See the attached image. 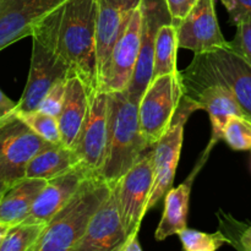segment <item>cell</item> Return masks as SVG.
<instances>
[{
	"label": "cell",
	"instance_id": "cell-31",
	"mask_svg": "<svg viewBox=\"0 0 251 251\" xmlns=\"http://www.w3.org/2000/svg\"><path fill=\"white\" fill-rule=\"evenodd\" d=\"M229 14L233 24L245 15L251 14V0H221Z\"/></svg>",
	"mask_w": 251,
	"mask_h": 251
},
{
	"label": "cell",
	"instance_id": "cell-1",
	"mask_svg": "<svg viewBox=\"0 0 251 251\" xmlns=\"http://www.w3.org/2000/svg\"><path fill=\"white\" fill-rule=\"evenodd\" d=\"M108 136L100 174L110 185L127 173L150 149L141 131L139 104L126 92H108Z\"/></svg>",
	"mask_w": 251,
	"mask_h": 251
},
{
	"label": "cell",
	"instance_id": "cell-10",
	"mask_svg": "<svg viewBox=\"0 0 251 251\" xmlns=\"http://www.w3.org/2000/svg\"><path fill=\"white\" fill-rule=\"evenodd\" d=\"M140 6L142 11L141 46L134 75L125 91L127 97L137 104L153 78L157 32L162 25L172 22L166 0H141Z\"/></svg>",
	"mask_w": 251,
	"mask_h": 251
},
{
	"label": "cell",
	"instance_id": "cell-33",
	"mask_svg": "<svg viewBox=\"0 0 251 251\" xmlns=\"http://www.w3.org/2000/svg\"><path fill=\"white\" fill-rule=\"evenodd\" d=\"M119 251H142L141 245L139 243V234H134L125 239L124 244L120 247Z\"/></svg>",
	"mask_w": 251,
	"mask_h": 251
},
{
	"label": "cell",
	"instance_id": "cell-4",
	"mask_svg": "<svg viewBox=\"0 0 251 251\" xmlns=\"http://www.w3.org/2000/svg\"><path fill=\"white\" fill-rule=\"evenodd\" d=\"M63 7V6H61ZM61 7L44 17L32 31V55L26 87L15 112L38 109L51 86L70 74L58 49V32Z\"/></svg>",
	"mask_w": 251,
	"mask_h": 251
},
{
	"label": "cell",
	"instance_id": "cell-17",
	"mask_svg": "<svg viewBox=\"0 0 251 251\" xmlns=\"http://www.w3.org/2000/svg\"><path fill=\"white\" fill-rule=\"evenodd\" d=\"M125 235L115 184L73 251H119Z\"/></svg>",
	"mask_w": 251,
	"mask_h": 251
},
{
	"label": "cell",
	"instance_id": "cell-21",
	"mask_svg": "<svg viewBox=\"0 0 251 251\" xmlns=\"http://www.w3.org/2000/svg\"><path fill=\"white\" fill-rule=\"evenodd\" d=\"M193 176L186 181L181 183L176 188H172L164 196V210L161 222L157 227L154 238L157 240H164L172 235L179 234L188 226L189 201H190L191 185H193Z\"/></svg>",
	"mask_w": 251,
	"mask_h": 251
},
{
	"label": "cell",
	"instance_id": "cell-30",
	"mask_svg": "<svg viewBox=\"0 0 251 251\" xmlns=\"http://www.w3.org/2000/svg\"><path fill=\"white\" fill-rule=\"evenodd\" d=\"M196 1L198 0H166L172 17V24L178 26L181 20L190 12Z\"/></svg>",
	"mask_w": 251,
	"mask_h": 251
},
{
	"label": "cell",
	"instance_id": "cell-27",
	"mask_svg": "<svg viewBox=\"0 0 251 251\" xmlns=\"http://www.w3.org/2000/svg\"><path fill=\"white\" fill-rule=\"evenodd\" d=\"M178 235L181 247L186 251H215L229 243V239L222 232L208 234L186 227Z\"/></svg>",
	"mask_w": 251,
	"mask_h": 251
},
{
	"label": "cell",
	"instance_id": "cell-22",
	"mask_svg": "<svg viewBox=\"0 0 251 251\" xmlns=\"http://www.w3.org/2000/svg\"><path fill=\"white\" fill-rule=\"evenodd\" d=\"M80 164L75 152L63 144H48L29 161L27 178L50 180Z\"/></svg>",
	"mask_w": 251,
	"mask_h": 251
},
{
	"label": "cell",
	"instance_id": "cell-11",
	"mask_svg": "<svg viewBox=\"0 0 251 251\" xmlns=\"http://www.w3.org/2000/svg\"><path fill=\"white\" fill-rule=\"evenodd\" d=\"M108 92L96 91L91 95L90 107L73 151L78 162L92 176H98L103 166L108 136Z\"/></svg>",
	"mask_w": 251,
	"mask_h": 251
},
{
	"label": "cell",
	"instance_id": "cell-9",
	"mask_svg": "<svg viewBox=\"0 0 251 251\" xmlns=\"http://www.w3.org/2000/svg\"><path fill=\"white\" fill-rule=\"evenodd\" d=\"M153 151L144 154L115 184L125 235L139 234L153 186Z\"/></svg>",
	"mask_w": 251,
	"mask_h": 251
},
{
	"label": "cell",
	"instance_id": "cell-7",
	"mask_svg": "<svg viewBox=\"0 0 251 251\" xmlns=\"http://www.w3.org/2000/svg\"><path fill=\"white\" fill-rule=\"evenodd\" d=\"M198 109H200L198 103L194 102L184 93L183 100L174 117L173 124L153 146L154 180L147 211L153 208L173 188L174 176L183 146L184 126L191 113Z\"/></svg>",
	"mask_w": 251,
	"mask_h": 251
},
{
	"label": "cell",
	"instance_id": "cell-29",
	"mask_svg": "<svg viewBox=\"0 0 251 251\" xmlns=\"http://www.w3.org/2000/svg\"><path fill=\"white\" fill-rule=\"evenodd\" d=\"M68 78V77H66ZM66 78H61L58 82L54 83L50 90L47 92L44 98L42 100L38 109L47 114L55 117L58 119L60 114L61 107L64 103V97H65V88H66Z\"/></svg>",
	"mask_w": 251,
	"mask_h": 251
},
{
	"label": "cell",
	"instance_id": "cell-16",
	"mask_svg": "<svg viewBox=\"0 0 251 251\" xmlns=\"http://www.w3.org/2000/svg\"><path fill=\"white\" fill-rule=\"evenodd\" d=\"M184 91L188 97L196 102L200 109L208 113L212 125V139L211 146L218 140H222L223 130L228 118L232 115H247L238 104L233 93L226 86L217 81L200 80V78L186 77L181 75Z\"/></svg>",
	"mask_w": 251,
	"mask_h": 251
},
{
	"label": "cell",
	"instance_id": "cell-34",
	"mask_svg": "<svg viewBox=\"0 0 251 251\" xmlns=\"http://www.w3.org/2000/svg\"><path fill=\"white\" fill-rule=\"evenodd\" d=\"M240 245L244 250L251 251V227L245 229L240 237Z\"/></svg>",
	"mask_w": 251,
	"mask_h": 251
},
{
	"label": "cell",
	"instance_id": "cell-20",
	"mask_svg": "<svg viewBox=\"0 0 251 251\" xmlns=\"http://www.w3.org/2000/svg\"><path fill=\"white\" fill-rule=\"evenodd\" d=\"M47 181L25 176L10 184L0 199V222L14 226L26 220L34 200Z\"/></svg>",
	"mask_w": 251,
	"mask_h": 251
},
{
	"label": "cell",
	"instance_id": "cell-35",
	"mask_svg": "<svg viewBox=\"0 0 251 251\" xmlns=\"http://www.w3.org/2000/svg\"><path fill=\"white\" fill-rule=\"evenodd\" d=\"M9 228H10L9 225H6V223L0 222V244H1L2 239H4L5 234H6V233H7Z\"/></svg>",
	"mask_w": 251,
	"mask_h": 251
},
{
	"label": "cell",
	"instance_id": "cell-28",
	"mask_svg": "<svg viewBox=\"0 0 251 251\" xmlns=\"http://www.w3.org/2000/svg\"><path fill=\"white\" fill-rule=\"evenodd\" d=\"M235 26L237 32L234 39L229 42L228 47L251 66V14L238 20Z\"/></svg>",
	"mask_w": 251,
	"mask_h": 251
},
{
	"label": "cell",
	"instance_id": "cell-2",
	"mask_svg": "<svg viewBox=\"0 0 251 251\" xmlns=\"http://www.w3.org/2000/svg\"><path fill=\"white\" fill-rule=\"evenodd\" d=\"M97 0H68L61 7L58 49L92 95L98 91L96 56Z\"/></svg>",
	"mask_w": 251,
	"mask_h": 251
},
{
	"label": "cell",
	"instance_id": "cell-24",
	"mask_svg": "<svg viewBox=\"0 0 251 251\" xmlns=\"http://www.w3.org/2000/svg\"><path fill=\"white\" fill-rule=\"evenodd\" d=\"M46 227L44 223L32 222H20L10 226L0 244V251H31Z\"/></svg>",
	"mask_w": 251,
	"mask_h": 251
},
{
	"label": "cell",
	"instance_id": "cell-13",
	"mask_svg": "<svg viewBox=\"0 0 251 251\" xmlns=\"http://www.w3.org/2000/svg\"><path fill=\"white\" fill-rule=\"evenodd\" d=\"M176 28L179 48L195 54L210 53L229 46L220 28L215 0H198Z\"/></svg>",
	"mask_w": 251,
	"mask_h": 251
},
{
	"label": "cell",
	"instance_id": "cell-25",
	"mask_svg": "<svg viewBox=\"0 0 251 251\" xmlns=\"http://www.w3.org/2000/svg\"><path fill=\"white\" fill-rule=\"evenodd\" d=\"M29 129L36 132L38 136L50 144H61L60 130H59L58 119L55 117L47 114L39 109L29 112H14Z\"/></svg>",
	"mask_w": 251,
	"mask_h": 251
},
{
	"label": "cell",
	"instance_id": "cell-15",
	"mask_svg": "<svg viewBox=\"0 0 251 251\" xmlns=\"http://www.w3.org/2000/svg\"><path fill=\"white\" fill-rule=\"evenodd\" d=\"M68 0H0V51L32 34L34 27Z\"/></svg>",
	"mask_w": 251,
	"mask_h": 251
},
{
	"label": "cell",
	"instance_id": "cell-36",
	"mask_svg": "<svg viewBox=\"0 0 251 251\" xmlns=\"http://www.w3.org/2000/svg\"><path fill=\"white\" fill-rule=\"evenodd\" d=\"M9 185H10V184L5 183L4 180H1V179H0V199H1V196L4 195L5 190H6L7 186H9Z\"/></svg>",
	"mask_w": 251,
	"mask_h": 251
},
{
	"label": "cell",
	"instance_id": "cell-12",
	"mask_svg": "<svg viewBox=\"0 0 251 251\" xmlns=\"http://www.w3.org/2000/svg\"><path fill=\"white\" fill-rule=\"evenodd\" d=\"M141 4V2H140ZM141 6L132 10L122 36L115 43L108 63L107 73L100 90L105 92L126 91L139 59L141 46Z\"/></svg>",
	"mask_w": 251,
	"mask_h": 251
},
{
	"label": "cell",
	"instance_id": "cell-26",
	"mask_svg": "<svg viewBox=\"0 0 251 251\" xmlns=\"http://www.w3.org/2000/svg\"><path fill=\"white\" fill-rule=\"evenodd\" d=\"M226 144L235 151L251 150V119L244 115H232L228 118L223 130Z\"/></svg>",
	"mask_w": 251,
	"mask_h": 251
},
{
	"label": "cell",
	"instance_id": "cell-23",
	"mask_svg": "<svg viewBox=\"0 0 251 251\" xmlns=\"http://www.w3.org/2000/svg\"><path fill=\"white\" fill-rule=\"evenodd\" d=\"M179 49L178 28L168 22L159 27L154 48L153 78L168 74L179 73L176 68V51Z\"/></svg>",
	"mask_w": 251,
	"mask_h": 251
},
{
	"label": "cell",
	"instance_id": "cell-18",
	"mask_svg": "<svg viewBox=\"0 0 251 251\" xmlns=\"http://www.w3.org/2000/svg\"><path fill=\"white\" fill-rule=\"evenodd\" d=\"M92 176L82 164L47 181L34 200L26 220L22 222L48 225L51 218L70 200L87 176Z\"/></svg>",
	"mask_w": 251,
	"mask_h": 251
},
{
	"label": "cell",
	"instance_id": "cell-8",
	"mask_svg": "<svg viewBox=\"0 0 251 251\" xmlns=\"http://www.w3.org/2000/svg\"><path fill=\"white\" fill-rule=\"evenodd\" d=\"M48 144L15 113L0 118V179L12 184L25 178L29 161Z\"/></svg>",
	"mask_w": 251,
	"mask_h": 251
},
{
	"label": "cell",
	"instance_id": "cell-14",
	"mask_svg": "<svg viewBox=\"0 0 251 251\" xmlns=\"http://www.w3.org/2000/svg\"><path fill=\"white\" fill-rule=\"evenodd\" d=\"M140 2L141 0H97L96 56L98 90L104 80L113 48L122 36L132 10Z\"/></svg>",
	"mask_w": 251,
	"mask_h": 251
},
{
	"label": "cell",
	"instance_id": "cell-5",
	"mask_svg": "<svg viewBox=\"0 0 251 251\" xmlns=\"http://www.w3.org/2000/svg\"><path fill=\"white\" fill-rule=\"evenodd\" d=\"M181 75L222 83L233 93L244 114L251 119V66L229 47L195 54L193 63L181 71Z\"/></svg>",
	"mask_w": 251,
	"mask_h": 251
},
{
	"label": "cell",
	"instance_id": "cell-32",
	"mask_svg": "<svg viewBox=\"0 0 251 251\" xmlns=\"http://www.w3.org/2000/svg\"><path fill=\"white\" fill-rule=\"evenodd\" d=\"M17 107V102L10 100L1 90H0V118L15 112Z\"/></svg>",
	"mask_w": 251,
	"mask_h": 251
},
{
	"label": "cell",
	"instance_id": "cell-6",
	"mask_svg": "<svg viewBox=\"0 0 251 251\" xmlns=\"http://www.w3.org/2000/svg\"><path fill=\"white\" fill-rule=\"evenodd\" d=\"M184 93L180 71L152 78L139 102L140 126L150 147L172 126Z\"/></svg>",
	"mask_w": 251,
	"mask_h": 251
},
{
	"label": "cell",
	"instance_id": "cell-3",
	"mask_svg": "<svg viewBox=\"0 0 251 251\" xmlns=\"http://www.w3.org/2000/svg\"><path fill=\"white\" fill-rule=\"evenodd\" d=\"M112 188L113 185L100 176H87L73 198L47 225L31 251H73Z\"/></svg>",
	"mask_w": 251,
	"mask_h": 251
},
{
	"label": "cell",
	"instance_id": "cell-19",
	"mask_svg": "<svg viewBox=\"0 0 251 251\" xmlns=\"http://www.w3.org/2000/svg\"><path fill=\"white\" fill-rule=\"evenodd\" d=\"M91 93L87 86L76 74L70 73L66 78L65 97L58 117L60 142L73 149L90 107Z\"/></svg>",
	"mask_w": 251,
	"mask_h": 251
}]
</instances>
